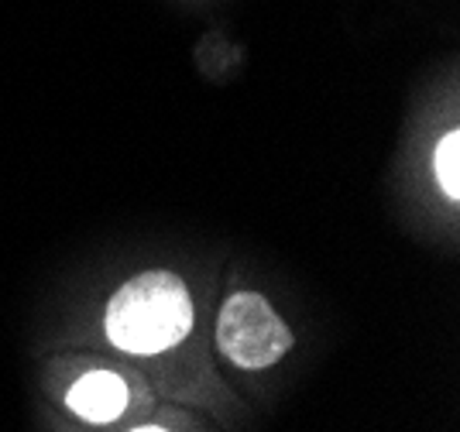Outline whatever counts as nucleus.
<instances>
[{"label":"nucleus","mask_w":460,"mask_h":432,"mask_svg":"<svg viewBox=\"0 0 460 432\" xmlns=\"http://www.w3.org/2000/svg\"><path fill=\"white\" fill-rule=\"evenodd\" d=\"M192 299L172 271H145L107 305V337L128 354H162L192 330Z\"/></svg>","instance_id":"obj_1"},{"label":"nucleus","mask_w":460,"mask_h":432,"mask_svg":"<svg viewBox=\"0 0 460 432\" xmlns=\"http://www.w3.org/2000/svg\"><path fill=\"white\" fill-rule=\"evenodd\" d=\"M217 343L237 367H271L292 347V333L282 316L258 292H237L217 316Z\"/></svg>","instance_id":"obj_2"},{"label":"nucleus","mask_w":460,"mask_h":432,"mask_svg":"<svg viewBox=\"0 0 460 432\" xmlns=\"http://www.w3.org/2000/svg\"><path fill=\"white\" fill-rule=\"evenodd\" d=\"M69 409L83 415L86 422H114L128 405V388L124 381L111 371H93V375L79 377L69 388Z\"/></svg>","instance_id":"obj_3"},{"label":"nucleus","mask_w":460,"mask_h":432,"mask_svg":"<svg viewBox=\"0 0 460 432\" xmlns=\"http://www.w3.org/2000/svg\"><path fill=\"white\" fill-rule=\"evenodd\" d=\"M437 182L450 199H460V134L450 131L437 145Z\"/></svg>","instance_id":"obj_4"},{"label":"nucleus","mask_w":460,"mask_h":432,"mask_svg":"<svg viewBox=\"0 0 460 432\" xmlns=\"http://www.w3.org/2000/svg\"><path fill=\"white\" fill-rule=\"evenodd\" d=\"M135 432H165V429H158V426H145V429H135Z\"/></svg>","instance_id":"obj_5"}]
</instances>
